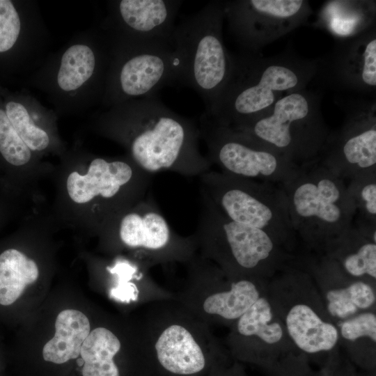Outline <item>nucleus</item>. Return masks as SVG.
<instances>
[{
    "label": "nucleus",
    "mask_w": 376,
    "mask_h": 376,
    "mask_svg": "<svg viewBox=\"0 0 376 376\" xmlns=\"http://www.w3.org/2000/svg\"><path fill=\"white\" fill-rule=\"evenodd\" d=\"M38 276L37 264L24 253L15 249L3 251L0 254V306L13 304Z\"/></svg>",
    "instance_id": "393cba45"
},
{
    "label": "nucleus",
    "mask_w": 376,
    "mask_h": 376,
    "mask_svg": "<svg viewBox=\"0 0 376 376\" xmlns=\"http://www.w3.org/2000/svg\"><path fill=\"white\" fill-rule=\"evenodd\" d=\"M237 329L243 336H256L268 344L277 343L283 336V327L264 297H260L237 320Z\"/></svg>",
    "instance_id": "bb28decb"
},
{
    "label": "nucleus",
    "mask_w": 376,
    "mask_h": 376,
    "mask_svg": "<svg viewBox=\"0 0 376 376\" xmlns=\"http://www.w3.org/2000/svg\"><path fill=\"white\" fill-rule=\"evenodd\" d=\"M50 35L38 4L29 1L22 13L13 1L0 0V54L22 44L46 57Z\"/></svg>",
    "instance_id": "a211bd4d"
},
{
    "label": "nucleus",
    "mask_w": 376,
    "mask_h": 376,
    "mask_svg": "<svg viewBox=\"0 0 376 376\" xmlns=\"http://www.w3.org/2000/svg\"><path fill=\"white\" fill-rule=\"evenodd\" d=\"M151 175L140 169L132 161L108 160L96 157L90 162L88 172H72L67 179V190L77 203H85L95 197L115 201L123 191H149Z\"/></svg>",
    "instance_id": "dca6fc26"
},
{
    "label": "nucleus",
    "mask_w": 376,
    "mask_h": 376,
    "mask_svg": "<svg viewBox=\"0 0 376 376\" xmlns=\"http://www.w3.org/2000/svg\"><path fill=\"white\" fill-rule=\"evenodd\" d=\"M201 210L193 235L202 257L211 258L235 276L268 272L278 265L281 252L264 231L230 220L200 189Z\"/></svg>",
    "instance_id": "0eeeda50"
},
{
    "label": "nucleus",
    "mask_w": 376,
    "mask_h": 376,
    "mask_svg": "<svg viewBox=\"0 0 376 376\" xmlns=\"http://www.w3.org/2000/svg\"><path fill=\"white\" fill-rule=\"evenodd\" d=\"M54 336L43 347L44 360L61 364L77 358L91 332L88 318L79 311L65 309L57 315Z\"/></svg>",
    "instance_id": "5701e85b"
},
{
    "label": "nucleus",
    "mask_w": 376,
    "mask_h": 376,
    "mask_svg": "<svg viewBox=\"0 0 376 376\" xmlns=\"http://www.w3.org/2000/svg\"><path fill=\"white\" fill-rule=\"evenodd\" d=\"M376 24L375 1H327L313 26L324 29L335 39L348 38Z\"/></svg>",
    "instance_id": "6ab92c4d"
},
{
    "label": "nucleus",
    "mask_w": 376,
    "mask_h": 376,
    "mask_svg": "<svg viewBox=\"0 0 376 376\" xmlns=\"http://www.w3.org/2000/svg\"><path fill=\"white\" fill-rule=\"evenodd\" d=\"M260 297L255 283L245 276L232 282L228 290L212 293L202 303L207 315L238 320Z\"/></svg>",
    "instance_id": "a878e982"
},
{
    "label": "nucleus",
    "mask_w": 376,
    "mask_h": 376,
    "mask_svg": "<svg viewBox=\"0 0 376 376\" xmlns=\"http://www.w3.org/2000/svg\"><path fill=\"white\" fill-rule=\"evenodd\" d=\"M322 95L316 88L293 92L279 99L267 115L232 128L269 146L299 167L314 164L331 132L322 112Z\"/></svg>",
    "instance_id": "39448f33"
},
{
    "label": "nucleus",
    "mask_w": 376,
    "mask_h": 376,
    "mask_svg": "<svg viewBox=\"0 0 376 376\" xmlns=\"http://www.w3.org/2000/svg\"><path fill=\"white\" fill-rule=\"evenodd\" d=\"M178 0H114L98 26L112 46L174 43Z\"/></svg>",
    "instance_id": "4468645a"
},
{
    "label": "nucleus",
    "mask_w": 376,
    "mask_h": 376,
    "mask_svg": "<svg viewBox=\"0 0 376 376\" xmlns=\"http://www.w3.org/2000/svg\"><path fill=\"white\" fill-rule=\"evenodd\" d=\"M231 56L228 79L205 112L216 123L231 127L267 115L279 99L307 88L318 61L301 56L291 46L269 57L244 50Z\"/></svg>",
    "instance_id": "f03ea898"
},
{
    "label": "nucleus",
    "mask_w": 376,
    "mask_h": 376,
    "mask_svg": "<svg viewBox=\"0 0 376 376\" xmlns=\"http://www.w3.org/2000/svg\"><path fill=\"white\" fill-rule=\"evenodd\" d=\"M4 110L14 130L32 152L49 148L52 139L45 123L54 119L52 111L31 94L8 101Z\"/></svg>",
    "instance_id": "aec40b11"
},
{
    "label": "nucleus",
    "mask_w": 376,
    "mask_h": 376,
    "mask_svg": "<svg viewBox=\"0 0 376 376\" xmlns=\"http://www.w3.org/2000/svg\"><path fill=\"white\" fill-rule=\"evenodd\" d=\"M199 131L207 146V158L224 173L281 186L300 168L269 146L216 123L205 113Z\"/></svg>",
    "instance_id": "9d476101"
},
{
    "label": "nucleus",
    "mask_w": 376,
    "mask_h": 376,
    "mask_svg": "<svg viewBox=\"0 0 376 376\" xmlns=\"http://www.w3.org/2000/svg\"><path fill=\"white\" fill-rule=\"evenodd\" d=\"M111 47L101 104L104 108L156 95L166 86L179 84L181 62L174 43Z\"/></svg>",
    "instance_id": "1a4fd4ad"
},
{
    "label": "nucleus",
    "mask_w": 376,
    "mask_h": 376,
    "mask_svg": "<svg viewBox=\"0 0 376 376\" xmlns=\"http://www.w3.org/2000/svg\"><path fill=\"white\" fill-rule=\"evenodd\" d=\"M149 353L159 376H206L219 364L179 323L166 327Z\"/></svg>",
    "instance_id": "f3484780"
},
{
    "label": "nucleus",
    "mask_w": 376,
    "mask_h": 376,
    "mask_svg": "<svg viewBox=\"0 0 376 376\" xmlns=\"http://www.w3.org/2000/svg\"><path fill=\"white\" fill-rule=\"evenodd\" d=\"M281 187L295 234L311 246L327 249L353 225L357 210L345 182L319 162L300 167L295 176Z\"/></svg>",
    "instance_id": "20e7f679"
},
{
    "label": "nucleus",
    "mask_w": 376,
    "mask_h": 376,
    "mask_svg": "<svg viewBox=\"0 0 376 376\" xmlns=\"http://www.w3.org/2000/svg\"><path fill=\"white\" fill-rule=\"evenodd\" d=\"M224 1L208 3L174 31L181 62L179 85L194 90L210 110L230 74L232 56L223 38Z\"/></svg>",
    "instance_id": "423d86ee"
},
{
    "label": "nucleus",
    "mask_w": 376,
    "mask_h": 376,
    "mask_svg": "<svg viewBox=\"0 0 376 376\" xmlns=\"http://www.w3.org/2000/svg\"><path fill=\"white\" fill-rule=\"evenodd\" d=\"M285 323L295 344L309 354L332 350L339 338L336 326L323 320L306 304L293 305L285 316Z\"/></svg>",
    "instance_id": "412c9836"
},
{
    "label": "nucleus",
    "mask_w": 376,
    "mask_h": 376,
    "mask_svg": "<svg viewBox=\"0 0 376 376\" xmlns=\"http://www.w3.org/2000/svg\"><path fill=\"white\" fill-rule=\"evenodd\" d=\"M335 97L345 118L339 129L331 131L318 162L338 178L350 180L376 171V99Z\"/></svg>",
    "instance_id": "9b49d317"
},
{
    "label": "nucleus",
    "mask_w": 376,
    "mask_h": 376,
    "mask_svg": "<svg viewBox=\"0 0 376 376\" xmlns=\"http://www.w3.org/2000/svg\"><path fill=\"white\" fill-rule=\"evenodd\" d=\"M206 376H244V375L237 366L226 368L219 363Z\"/></svg>",
    "instance_id": "2f4dec72"
},
{
    "label": "nucleus",
    "mask_w": 376,
    "mask_h": 376,
    "mask_svg": "<svg viewBox=\"0 0 376 376\" xmlns=\"http://www.w3.org/2000/svg\"><path fill=\"white\" fill-rule=\"evenodd\" d=\"M118 233L125 246L143 250L154 260H189L196 247L193 235L173 230L149 194L120 219Z\"/></svg>",
    "instance_id": "2eb2a0df"
},
{
    "label": "nucleus",
    "mask_w": 376,
    "mask_h": 376,
    "mask_svg": "<svg viewBox=\"0 0 376 376\" xmlns=\"http://www.w3.org/2000/svg\"><path fill=\"white\" fill-rule=\"evenodd\" d=\"M346 186L359 214L357 224L376 226V171L353 178Z\"/></svg>",
    "instance_id": "c85d7f7f"
},
{
    "label": "nucleus",
    "mask_w": 376,
    "mask_h": 376,
    "mask_svg": "<svg viewBox=\"0 0 376 376\" xmlns=\"http://www.w3.org/2000/svg\"><path fill=\"white\" fill-rule=\"evenodd\" d=\"M111 58L110 40L96 25L47 55L28 83L45 95L57 113H81L102 104Z\"/></svg>",
    "instance_id": "7ed1b4c3"
},
{
    "label": "nucleus",
    "mask_w": 376,
    "mask_h": 376,
    "mask_svg": "<svg viewBox=\"0 0 376 376\" xmlns=\"http://www.w3.org/2000/svg\"><path fill=\"white\" fill-rule=\"evenodd\" d=\"M326 299L329 314L344 320L373 306L375 293L367 282L357 280L346 287L329 290Z\"/></svg>",
    "instance_id": "cd10ccee"
},
{
    "label": "nucleus",
    "mask_w": 376,
    "mask_h": 376,
    "mask_svg": "<svg viewBox=\"0 0 376 376\" xmlns=\"http://www.w3.org/2000/svg\"><path fill=\"white\" fill-rule=\"evenodd\" d=\"M318 60L311 81L315 88L376 99V24L355 36L335 39Z\"/></svg>",
    "instance_id": "ddd939ff"
},
{
    "label": "nucleus",
    "mask_w": 376,
    "mask_h": 376,
    "mask_svg": "<svg viewBox=\"0 0 376 376\" xmlns=\"http://www.w3.org/2000/svg\"><path fill=\"white\" fill-rule=\"evenodd\" d=\"M199 178L200 189L230 220L264 231L279 245L295 239L281 186L211 170Z\"/></svg>",
    "instance_id": "6e6552de"
},
{
    "label": "nucleus",
    "mask_w": 376,
    "mask_h": 376,
    "mask_svg": "<svg viewBox=\"0 0 376 376\" xmlns=\"http://www.w3.org/2000/svg\"><path fill=\"white\" fill-rule=\"evenodd\" d=\"M276 376H303L302 375L297 374L296 372L294 371H283L281 373L279 374Z\"/></svg>",
    "instance_id": "473e14b6"
},
{
    "label": "nucleus",
    "mask_w": 376,
    "mask_h": 376,
    "mask_svg": "<svg viewBox=\"0 0 376 376\" xmlns=\"http://www.w3.org/2000/svg\"><path fill=\"white\" fill-rule=\"evenodd\" d=\"M121 348L118 338L105 327L90 332L83 343L80 355L83 376H121L115 357Z\"/></svg>",
    "instance_id": "b1692460"
},
{
    "label": "nucleus",
    "mask_w": 376,
    "mask_h": 376,
    "mask_svg": "<svg viewBox=\"0 0 376 376\" xmlns=\"http://www.w3.org/2000/svg\"><path fill=\"white\" fill-rule=\"evenodd\" d=\"M0 152L10 164L22 166L29 162L32 151L26 146L0 107Z\"/></svg>",
    "instance_id": "c756f323"
},
{
    "label": "nucleus",
    "mask_w": 376,
    "mask_h": 376,
    "mask_svg": "<svg viewBox=\"0 0 376 376\" xmlns=\"http://www.w3.org/2000/svg\"><path fill=\"white\" fill-rule=\"evenodd\" d=\"M340 335L354 341L367 337L376 341V315L373 312H363L344 320L340 324Z\"/></svg>",
    "instance_id": "7c9ffc66"
},
{
    "label": "nucleus",
    "mask_w": 376,
    "mask_h": 376,
    "mask_svg": "<svg viewBox=\"0 0 376 376\" xmlns=\"http://www.w3.org/2000/svg\"><path fill=\"white\" fill-rule=\"evenodd\" d=\"M329 256L349 276L376 278V242L353 225L327 248Z\"/></svg>",
    "instance_id": "4be33fe9"
},
{
    "label": "nucleus",
    "mask_w": 376,
    "mask_h": 376,
    "mask_svg": "<svg viewBox=\"0 0 376 376\" xmlns=\"http://www.w3.org/2000/svg\"><path fill=\"white\" fill-rule=\"evenodd\" d=\"M106 109L97 116V126L123 144L131 161L144 172L192 177L210 170L212 164L199 150V128L167 107L157 95Z\"/></svg>",
    "instance_id": "f257e3e1"
},
{
    "label": "nucleus",
    "mask_w": 376,
    "mask_h": 376,
    "mask_svg": "<svg viewBox=\"0 0 376 376\" xmlns=\"http://www.w3.org/2000/svg\"><path fill=\"white\" fill-rule=\"evenodd\" d=\"M224 10L241 50L252 53L306 25L313 14L306 0L224 1Z\"/></svg>",
    "instance_id": "f8f14e48"
}]
</instances>
